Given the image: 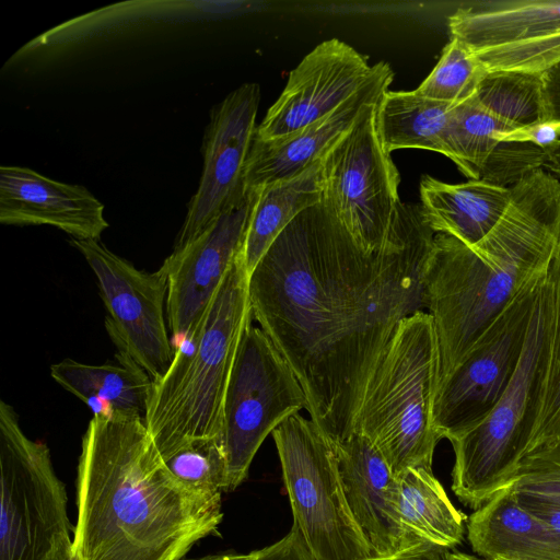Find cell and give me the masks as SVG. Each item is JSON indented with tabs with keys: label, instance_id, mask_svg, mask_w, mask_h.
<instances>
[{
	"label": "cell",
	"instance_id": "obj_1",
	"mask_svg": "<svg viewBox=\"0 0 560 560\" xmlns=\"http://www.w3.org/2000/svg\"><path fill=\"white\" fill-rule=\"evenodd\" d=\"M434 236L417 212L385 248L366 253L320 201L282 231L248 277L254 320L293 370L311 420L334 445L354 433L399 323L424 310L422 275Z\"/></svg>",
	"mask_w": 560,
	"mask_h": 560
},
{
	"label": "cell",
	"instance_id": "obj_2",
	"mask_svg": "<svg viewBox=\"0 0 560 560\" xmlns=\"http://www.w3.org/2000/svg\"><path fill=\"white\" fill-rule=\"evenodd\" d=\"M167 469L143 418L93 416L77 477L74 560H182L222 522Z\"/></svg>",
	"mask_w": 560,
	"mask_h": 560
},
{
	"label": "cell",
	"instance_id": "obj_3",
	"mask_svg": "<svg viewBox=\"0 0 560 560\" xmlns=\"http://www.w3.org/2000/svg\"><path fill=\"white\" fill-rule=\"evenodd\" d=\"M560 236V182L538 168L511 187L509 205L479 242L438 233L422 302L439 352L436 392L487 327L549 269Z\"/></svg>",
	"mask_w": 560,
	"mask_h": 560
},
{
	"label": "cell",
	"instance_id": "obj_4",
	"mask_svg": "<svg viewBox=\"0 0 560 560\" xmlns=\"http://www.w3.org/2000/svg\"><path fill=\"white\" fill-rule=\"evenodd\" d=\"M248 277L240 252L196 329L153 381L144 421L162 458L194 441L222 438L230 375L253 318Z\"/></svg>",
	"mask_w": 560,
	"mask_h": 560
},
{
	"label": "cell",
	"instance_id": "obj_5",
	"mask_svg": "<svg viewBox=\"0 0 560 560\" xmlns=\"http://www.w3.org/2000/svg\"><path fill=\"white\" fill-rule=\"evenodd\" d=\"M439 352L431 316L418 311L398 325L363 396L354 432L364 435L399 478L432 469L440 441L433 423Z\"/></svg>",
	"mask_w": 560,
	"mask_h": 560
},
{
	"label": "cell",
	"instance_id": "obj_6",
	"mask_svg": "<svg viewBox=\"0 0 560 560\" xmlns=\"http://www.w3.org/2000/svg\"><path fill=\"white\" fill-rule=\"evenodd\" d=\"M552 343V306L548 273L538 295L525 348L509 386L474 429L450 441L455 462L452 490L477 510L512 483L540 420Z\"/></svg>",
	"mask_w": 560,
	"mask_h": 560
},
{
	"label": "cell",
	"instance_id": "obj_7",
	"mask_svg": "<svg viewBox=\"0 0 560 560\" xmlns=\"http://www.w3.org/2000/svg\"><path fill=\"white\" fill-rule=\"evenodd\" d=\"M299 529L314 560H369L372 551L349 510L334 444L293 415L271 433Z\"/></svg>",
	"mask_w": 560,
	"mask_h": 560
},
{
	"label": "cell",
	"instance_id": "obj_8",
	"mask_svg": "<svg viewBox=\"0 0 560 560\" xmlns=\"http://www.w3.org/2000/svg\"><path fill=\"white\" fill-rule=\"evenodd\" d=\"M0 560H50L71 544L65 485L50 452L0 402Z\"/></svg>",
	"mask_w": 560,
	"mask_h": 560
},
{
	"label": "cell",
	"instance_id": "obj_9",
	"mask_svg": "<svg viewBox=\"0 0 560 560\" xmlns=\"http://www.w3.org/2000/svg\"><path fill=\"white\" fill-rule=\"evenodd\" d=\"M307 407L293 370L253 317L241 339L224 397L222 438L229 490L246 479L265 439Z\"/></svg>",
	"mask_w": 560,
	"mask_h": 560
},
{
	"label": "cell",
	"instance_id": "obj_10",
	"mask_svg": "<svg viewBox=\"0 0 560 560\" xmlns=\"http://www.w3.org/2000/svg\"><path fill=\"white\" fill-rule=\"evenodd\" d=\"M377 103L322 158V201L366 253L387 246L400 202L399 173L377 130Z\"/></svg>",
	"mask_w": 560,
	"mask_h": 560
},
{
	"label": "cell",
	"instance_id": "obj_11",
	"mask_svg": "<svg viewBox=\"0 0 560 560\" xmlns=\"http://www.w3.org/2000/svg\"><path fill=\"white\" fill-rule=\"evenodd\" d=\"M548 270L535 278L487 327L436 392L433 423L452 441L477 427L500 399L521 361Z\"/></svg>",
	"mask_w": 560,
	"mask_h": 560
},
{
	"label": "cell",
	"instance_id": "obj_12",
	"mask_svg": "<svg viewBox=\"0 0 560 560\" xmlns=\"http://www.w3.org/2000/svg\"><path fill=\"white\" fill-rule=\"evenodd\" d=\"M94 272L107 310L106 330L118 349L143 369L153 381L170 368L175 349L166 317L167 269H137L108 249L100 240L70 237Z\"/></svg>",
	"mask_w": 560,
	"mask_h": 560
},
{
	"label": "cell",
	"instance_id": "obj_13",
	"mask_svg": "<svg viewBox=\"0 0 560 560\" xmlns=\"http://www.w3.org/2000/svg\"><path fill=\"white\" fill-rule=\"evenodd\" d=\"M448 27L487 72L544 73L560 62V0L477 2L450 15Z\"/></svg>",
	"mask_w": 560,
	"mask_h": 560
},
{
	"label": "cell",
	"instance_id": "obj_14",
	"mask_svg": "<svg viewBox=\"0 0 560 560\" xmlns=\"http://www.w3.org/2000/svg\"><path fill=\"white\" fill-rule=\"evenodd\" d=\"M260 89L245 83L210 115L202 144L203 166L174 248L195 238L246 196L244 170L256 131Z\"/></svg>",
	"mask_w": 560,
	"mask_h": 560
},
{
	"label": "cell",
	"instance_id": "obj_15",
	"mask_svg": "<svg viewBox=\"0 0 560 560\" xmlns=\"http://www.w3.org/2000/svg\"><path fill=\"white\" fill-rule=\"evenodd\" d=\"M255 197L256 190L247 189L238 205L222 213L195 238L174 248L163 261L168 282L167 326L179 343L196 329L240 254Z\"/></svg>",
	"mask_w": 560,
	"mask_h": 560
},
{
	"label": "cell",
	"instance_id": "obj_16",
	"mask_svg": "<svg viewBox=\"0 0 560 560\" xmlns=\"http://www.w3.org/2000/svg\"><path fill=\"white\" fill-rule=\"evenodd\" d=\"M372 67L345 42H322L290 72L254 138L282 140L330 115L364 85Z\"/></svg>",
	"mask_w": 560,
	"mask_h": 560
},
{
	"label": "cell",
	"instance_id": "obj_17",
	"mask_svg": "<svg viewBox=\"0 0 560 560\" xmlns=\"http://www.w3.org/2000/svg\"><path fill=\"white\" fill-rule=\"evenodd\" d=\"M345 497L373 558L413 547L399 516V479L374 445L354 432L334 445Z\"/></svg>",
	"mask_w": 560,
	"mask_h": 560
},
{
	"label": "cell",
	"instance_id": "obj_18",
	"mask_svg": "<svg viewBox=\"0 0 560 560\" xmlns=\"http://www.w3.org/2000/svg\"><path fill=\"white\" fill-rule=\"evenodd\" d=\"M393 78L389 65L380 61L373 65L364 85L330 115L282 140L254 138L244 170L245 188L256 189L294 177L319 161L353 127L363 110L380 101Z\"/></svg>",
	"mask_w": 560,
	"mask_h": 560
},
{
	"label": "cell",
	"instance_id": "obj_19",
	"mask_svg": "<svg viewBox=\"0 0 560 560\" xmlns=\"http://www.w3.org/2000/svg\"><path fill=\"white\" fill-rule=\"evenodd\" d=\"M104 205L85 187L22 166L0 167V222L51 225L73 238L100 240L108 228Z\"/></svg>",
	"mask_w": 560,
	"mask_h": 560
},
{
	"label": "cell",
	"instance_id": "obj_20",
	"mask_svg": "<svg viewBox=\"0 0 560 560\" xmlns=\"http://www.w3.org/2000/svg\"><path fill=\"white\" fill-rule=\"evenodd\" d=\"M467 538L483 560H560V537L517 502L512 483L469 516Z\"/></svg>",
	"mask_w": 560,
	"mask_h": 560
},
{
	"label": "cell",
	"instance_id": "obj_21",
	"mask_svg": "<svg viewBox=\"0 0 560 560\" xmlns=\"http://www.w3.org/2000/svg\"><path fill=\"white\" fill-rule=\"evenodd\" d=\"M511 187L481 179L447 184L431 176L420 182L421 210L428 225L467 245L483 238L503 215Z\"/></svg>",
	"mask_w": 560,
	"mask_h": 560
},
{
	"label": "cell",
	"instance_id": "obj_22",
	"mask_svg": "<svg viewBox=\"0 0 560 560\" xmlns=\"http://www.w3.org/2000/svg\"><path fill=\"white\" fill-rule=\"evenodd\" d=\"M115 358L96 365L67 358L50 366V375L94 416L144 419L153 380L126 354L117 352Z\"/></svg>",
	"mask_w": 560,
	"mask_h": 560
},
{
	"label": "cell",
	"instance_id": "obj_23",
	"mask_svg": "<svg viewBox=\"0 0 560 560\" xmlns=\"http://www.w3.org/2000/svg\"><path fill=\"white\" fill-rule=\"evenodd\" d=\"M241 249L250 275L282 233L304 210L322 201V159L301 174L256 188Z\"/></svg>",
	"mask_w": 560,
	"mask_h": 560
},
{
	"label": "cell",
	"instance_id": "obj_24",
	"mask_svg": "<svg viewBox=\"0 0 560 560\" xmlns=\"http://www.w3.org/2000/svg\"><path fill=\"white\" fill-rule=\"evenodd\" d=\"M398 479L399 516L409 542L445 549L459 545L465 515L453 505L432 469L411 468Z\"/></svg>",
	"mask_w": 560,
	"mask_h": 560
},
{
	"label": "cell",
	"instance_id": "obj_25",
	"mask_svg": "<svg viewBox=\"0 0 560 560\" xmlns=\"http://www.w3.org/2000/svg\"><path fill=\"white\" fill-rule=\"evenodd\" d=\"M415 91H386L376 107L377 130L384 149H421L444 154L451 108Z\"/></svg>",
	"mask_w": 560,
	"mask_h": 560
},
{
	"label": "cell",
	"instance_id": "obj_26",
	"mask_svg": "<svg viewBox=\"0 0 560 560\" xmlns=\"http://www.w3.org/2000/svg\"><path fill=\"white\" fill-rule=\"evenodd\" d=\"M514 130L486 110L475 93L450 112L445 142L447 158L469 179H479L481 171L499 141V132Z\"/></svg>",
	"mask_w": 560,
	"mask_h": 560
},
{
	"label": "cell",
	"instance_id": "obj_27",
	"mask_svg": "<svg viewBox=\"0 0 560 560\" xmlns=\"http://www.w3.org/2000/svg\"><path fill=\"white\" fill-rule=\"evenodd\" d=\"M475 95L486 110L513 129L545 121L542 73L488 72Z\"/></svg>",
	"mask_w": 560,
	"mask_h": 560
},
{
	"label": "cell",
	"instance_id": "obj_28",
	"mask_svg": "<svg viewBox=\"0 0 560 560\" xmlns=\"http://www.w3.org/2000/svg\"><path fill=\"white\" fill-rule=\"evenodd\" d=\"M162 459L171 474L202 500L221 502L222 491H229L223 438L194 441Z\"/></svg>",
	"mask_w": 560,
	"mask_h": 560
},
{
	"label": "cell",
	"instance_id": "obj_29",
	"mask_svg": "<svg viewBox=\"0 0 560 560\" xmlns=\"http://www.w3.org/2000/svg\"><path fill=\"white\" fill-rule=\"evenodd\" d=\"M487 73L463 43L451 38L439 62L416 91L431 100L456 105L476 92Z\"/></svg>",
	"mask_w": 560,
	"mask_h": 560
},
{
	"label": "cell",
	"instance_id": "obj_30",
	"mask_svg": "<svg viewBox=\"0 0 560 560\" xmlns=\"http://www.w3.org/2000/svg\"><path fill=\"white\" fill-rule=\"evenodd\" d=\"M512 485L518 501L560 508V440L527 450Z\"/></svg>",
	"mask_w": 560,
	"mask_h": 560
},
{
	"label": "cell",
	"instance_id": "obj_31",
	"mask_svg": "<svg viewBox=\"0 0 560 560\" xmlns=\"http://www.w3.org/2000/svg\"><path fill=\"white\" fill-rule=\"evenodd\" d=\"M548 278L552 306L549 377L540 420L527 450L560 440V236L548 269Z\"/></svg>",
	"mask_w": 560,
	"mask_h": 560
},
{
	"label": "cell",
	"instance_id": "obj_32",
	"mask_svg": "<svg viewBox=\"0 0 560 560\" xmlns=\"http://www.w3.org/2000/svg\"><path fill=\"white\" fill-rule=\"evenodd\" d=\"M546 159V149L535 143L500 141L489 155L479 179L510 188L527 174L542 168Z\"/></svg>",
	"mask_w": 560,
	"mask_h": 560
},
{
	"label": "cell",
	"instance_id": "obj_33",
	"mask_svg": "<svg viewBox=\"0 0 560 560\" xmlns=\"http://www.w3.org/2000/svg\"><path fill=\"white\" fill-rule=\"evenodd\" d=\"M256 560H314L299 529L290 532L272 545L257 550Z\"/></svg>",
	"mask_w": 560,
	"mask_h": 560
},
{
	"label": "cell",
	"instance_id": "obj_34",
	"mask_svg": "<svg viewBox=\"0 0 560 560\" xmlns=\"http://www.w3.org/2000/svg\"><path fill=\"white\" fill-rule=\"evenodd\" d=\"M494 138L500 141H525L548 149L560 140V121H542L529 127L499 132Z\"/></svg>",
	"mask_w": 560,
	"mask_h": 560
},
{
	"label": "cell",
	"instance_id": "obj_35",
	"mask_svg": "<svg viewBox=\"0 0 560 560\" xmlns=\"http://www.w3.org/2000/svg\"><path fill=\"white\" fill-rule=\"evenodd\" d=\"M545 121H560V62L542 73Z\"/></svg>",
	"mask_w": 560,
	"mask_h": 560
},
{
	"label": "cell",
	"instance_id": "obj_36",
	"mask_svg": "<svg viewBox=\"0 0 560 560\" xmlns=\"http://www.w3.org/2000/svg\"><path fill=\"white\" fill-rule=\"evenodd\" d=\"M448 549L431 544H419L395 556L369 560H448Z\"/></svg>",
	"mask_w": 560,
	"mask_h": 560
},
{
	"label": "cell",
	"instance_id": "obj_37",
	"mask_svg": "<svg viewBox=\"0 0 560 560\" xmlns=\"http://www.w3.org/2000/svg\"><path fill=\"white\" fill-rule=\"evenodd\" d=\"M517 502L533 515L546 523L560 537V508L536 502L518 500Z\"/></svg>",
	"mask_w": 560,
	"mask_h": 560
},
{
	"label": "cell",
	"instance_id": "obj_38",
	"mask_svg": "<svg viewBox=\"0 0 560 560\" xmlns=\"http://www.w3.org/2000/svg\"><path fill=\"white\" fill-rule=\"evenodd\" d=\"M547 159L544 164L548 171L560 176V140L546 149Z\"/></svg>",
	"mask_w": 560,
	"mask_h": 560
},
{
	"label": "cell",
	"instance_id": "obj_39",
	"mask_svg": "<svg viewBox=\"0 0 560 560\" xmlns=\"http://www.w3.org/2000/svg\"><path fill=\"white\" fill-rule=\"evenodd\" d=\"M257 550L249 553H218L186 560H256ZM183 560V559H182Z\"/></svg>",
	"mask_w": 560,
	"mask_h": 560
},
{
	"label": "cell",
	"instance_id": "obj_40",
	"mask_svg": "<svg viewBox=\"0 0 560 560\" xmlns=\"http://www.w3.org/2000/svg\"><path fill=\"white\" fill-rule=\"evenodd\" d=\"M50 560H74L71 552V544L60 548Z\"/></svg>",
	"mask_w": 560,
	"mask_h": 560
},
{
	"label": "cell",
	"instance_id": "obj_41",
	"mask_svg": "<svg viewBox=\"0 0 560 560\" xmlns=\"http://www.w3.org/2000/svg\"><path fill=\"white\" fill-rule=\"evenodd\" d=\"M448 560H483L478 557H474L463 552H451L448 553Z\"/></svg>",
	"mask_w": 560,
	"mask_h": 560
}]
</instances>
